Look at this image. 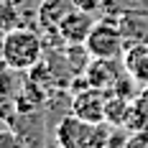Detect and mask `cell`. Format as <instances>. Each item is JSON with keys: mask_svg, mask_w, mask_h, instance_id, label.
<instances>
[{"mask_svg": "<svg viewBox=\"0 0 148 148\" xmlns=\"http://www.w3.org/2000/svg\"><path fill=\"white\" fill-rule=\"evenodd\" d=\"M118 28L123 31L125 38H130V41H135V44H148V15L120 13L118 15Z\"/></svg>", "mask_w": 148, "mask_h": 148, "instance_id": "cell-9", "label": "cell"}, {"mask_svg": "<svg viewBox=\"0 0 148 148\" xmlns=\"http://www.w3.org/2000/svg\"><path fill=\"white\" fill-rule=\"evenodd\" d=\"M44 56V38L31 28H13L3 36V64L15 72H31Z\"/></svg>", "mask_w": 148, "mask_h": 148, "instance_id": "cell-1", "label": "cell"}, {"mask_svg": "<svg viewBox=\"0 0 148 148\" xmlns=\"http://www.w3.org/2000/svg\"><path fill=\"white\" fill-rule=\"evenodd\" d=\"M72 5L77 8V10H84V13H92V15H95L105 3H102V0H72Z\"/></svg>", "mask_w": 148, "mask_h": 148, "instance_id": "cell-13", "label": "cell"}, {"mask_svg": "<svg viewBox=\"0 0 148 148\" xmlns=\"http://www.w3.org/2000/svg\"><path fill=\"white\" fill-rule=\"evenodd\" d=\"M105 105H107V92L97 87H87L82 92H74L69 112L97 125V123H105Z\"/></svg>", "mask_w": 148, "mask_h": 148, "instance_id": "cell-5", "label": "cell"}, {"mask_svg": "<svg viewBox=\"0 0 148 148\" xmlns=\"http://www.w3.org/2000/svg\"><path fill=\"white\" fill-rule=\"evenodd\" d=\"M100 125V123H97ZM97 125L77 115H64L56 125V146L59 148H95L97 140Z\"/></svg>", "mask_w": 148, "mask_h": 148, "instance_id": "cell-3", "label": "cell"}, {"mask_svg": "<svg viewBox=\"0 0 148 148\" xmlns=\"http://www.w3.org/2000/svg\"><path fill=\"white\" fill-rule=\"evenodd\" d=\"M84 77H87L89 87H97L107 92V89H115L120 82V66L118 59H95L84 69Z\"/></svg>", "mask_w": 148, "mask_h": 148, "instance_id": "cell-7", "label": "cell"}, {"mask_svg": "<svg viewBox=\"0 0 148 148\" xmlns=\"http://www.w3.org/2000/svg\"><path fill=\"white\" fill-rule=\"evenodd\" d=\"M0 61H3V36H0Z\"/></svg>", "mask_w": 148, "mask_h": 148, "instance_id": "cell-17", "label": "cell"}, {"mask_svg": "<svg viewBox=\"0 0 148 148\" xmlns=\"http://www.w3.org/2000/svg\"><path fill=\"white\" fill-rule=\"evenodd\" d=\"M72 0H46V3H41V10H38V15H41V21H44L46 26H59V21L64 18V15L72 10Z\"/></svg>", "mask_w": 148, "mask_h": 148, "instance_id": "cell-10", "label": "cell"}, {"mask_svg": "<svg viewBox=\"0 0 148 148\" xmlns=\"http://www.w3.org/2000/svg\"><path fill=\"white\" fill-rule=\"evenodd\" d=\"M130 3H140V0H130Z\"/></svg>", "mask_w": 148, "mask_h": 148, "instance_id": "cell-18", "label": "cell"}, {"mask_svg": "<svg viewBox=\"0 0 148 148\" xmlns=\"http://www.w3.org/2000/svg\"><path fill=\"white\" fill-rule=\"evenodd\" d=\"M125 36L112 21H97L84 49L92 59H120L125 56Z\"/></svg>", "mask_w": 148, "mask_h": 148, "instance_id": "cell-2", "label": "cell"}, {"mask_svg": "<svg viewBox=\"0 0 148 148\" xmlns=\"http://www.w3.org/2000/svg\"><path fill=\"white\" fill-rule=\"evenodd\" d=\"M8 125L21 135V140L26 143V148H44V118L38 115V110L18 112Z\"/></svg>", "mask_w": 148, "mask_h": 148, "instance_id": "cell-6", "label": "cell"}, {"mask_svg": "<svg viewBox=\"0 0 148 148\" xmlns=\"http://www.w3.org/2000/svg\"><path fill=\"white\" fill-rule=\"evenodd\" d=\"M56 148H59V146H56Z\"/></svg>", "mask_w": 148, "mask_h": 148, "instance_id": "cell-19", "label": "cell"}, {"mask_svg": "<svg viewBox=\"0 0 148 148\" xmlns=\"http://www.w3.org/2000/svg\"><path fill=\"white\" fill-rule=\"evenodd\" d=\"M140 102H143V105H146V107H148V89H146V92H143V97H140Z\"/></svg>", "mask_w": 148, "mask_h": 148, "instance_id": "cell-15", "label": "cell"}, {"mask_svg": "<svg viewBox=\"0 0 148 148\" xmlns=\"http://www.w3.org/2000/svg\"><path fill=\"white\" fill-rule=\"evenodd\" d=\"M95 26H97V21H95V15H92V13H84V10L72 8V10L59 21L56 33H59V38L64 41V44H69V46H84Z\"/></svg>", "mask_w": 148, "mask_h": 148, "instance_id": "cell-4", "label": "cell"}, {"mask_svg": "<svg viewBox=\"0 0 148 148\" xmlns=\"http://www.w3.org/2000/svg\"><path fill=\"white\" fill-rule=\"evenodd\" d=\"M125 72L138 84H148V44H133L125 51Z\"/></svg>", "mask_w": 148, "mask_h": 148, "instance_id": "cell-8", "label": "cell"}, {"mask_svg": "<svg viewBox=\"0 0 148 148\" xmlns=\"http://www.w3.org/2000/svg\"><path fill=\"white\" fill-rule=\"evenodd\" d=\"M128 148H148V143H140V146H135V143H133V146H128Z\"/></svg>", "mask_w": 148, "mask_h": 148, "instance_id": "cell-16", "label": "cell"}, {"mask_svg": "<svg viewBox=\"0 0 148 148\" xmlns=\"http://www.w3.org/2000/svg\"><path fill=\"white\" fill-rule=\"evenodd\" d=\"M125 143H128V138H125L123 133H112V138L107 140V146H105V148H128Z\"/></svg>", "mask_w": 148, "mask_h": 148, "instance_id": "cell-14", "label": "cell"}, {"mask_svg": "<svg viewBox=\"0 0 148 148\" xmlns=\"http://www.w3.org/2000/svg\"><path fill=\"white\" fill-rule=\"evenodd\" d=\"M128 110H130V102L128 97H120V95H107V105H105V123L110 125H125V118H128Z\"/></svg>", "mask_w": 148, "mask_h": 148, "instance_id": "cell-11", "label": "cell"}, {"mask_svg": "<svg viewBox=\"0 0 148 148\" xmlns=\"http://www.w3.org/2000/svg\"><path fill=\"white\" fill-rule=\"evenodd\" d=\"M0 148H26V143L21 140V135L13 128H5V130H0Z\"/></svg>", "mask_w": 148, "mask_h": 148, "instance_id": "cell-12", "label": "cell"}]
</instances>
